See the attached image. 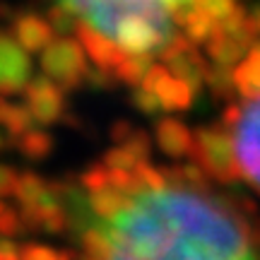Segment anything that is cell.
Wrapping results in <instances>:
<instances>
[{
	"instance_id": "obj_1",
	"label": "cell",
	"mask_w": 260,
	"mask_h": 260,
	"mask_svg": "<svg viewBox=\"0 0 260 260\" xmlns=\"http://www.w3.org/2000/svg\"><path fill=\"white\" fill-rule=\"evenodd\" d=\"M87 260H258L248 226L200 188L145 186L80 234Z\"/></svg>"
},
{
	"instance_id": "obj_2",
	"label": "cell",
	"mask_w": 260,
	"mask_h": 260,
	"mask_svg": "<svg viewBox=\"0 0 260 260\" xmlns=\"http://www.w3.org/2000/svg\"><path fill=\"white\" fill-rule=\"evenodd\" d=\"M229 123L239 174L260 193V94L248 96L241 109H232Z\"/></svg>"
},
{
	"instance_id": "obj_3",
	"label": "cell",
	"mask_w": 260,
	"mask_h": 260,
	"mask_svg": "<svg viewBox=\"0 0 260 260\" xmlns=\"http://www.w3.org/2000/svg\"><path fill=\"white\" fill-rule=\"evenodd\" d=\"M41 70L48 75L58 87L65 89H75L80 82L87 80V56H84V46L75 39L58 37L53 39L41 56Z\"/></svg>"
},
{
	"instance_id": "obj_4",
	"label": "cell",
	"mask_w": 260,
	"mask_h": 260,
	"mask_svg": "<svg viewBox=\"0 0 260 260\" xmlns=\"http://www.w3.org/2000/svg\"><path fill=\"white\" fill-rule=\"evenodd\" d=\"M193 154L200 161V167L210 176L219 181H232L239 174L236 154H234L232 135L222 128H203L195 133Z\"/></svg>"
},
{
	"instance_id": "obj_5",
	"label": "cell",
	"mask_w": 260,
	"mask_h": 260,
	"mask_svg": "<svg viewBox=\"0 0 260 260\" xmlns=\"http://www.w3.org/2000/svg\"><path fill=\"white\" fill-rule=\"evenodd\" d=\"M27 53L29 51L15 39V34L0 31V94L3 96L27 89L31 77V60Z\"/></svg>"
},
{
	"instance_id": "obj_6",
	"label": "cell",
	"mask_w": 260,
	"mask_h": 260,
	"mask_svg": "<svg viewBox=\"0 0 260 260\" xmlns=\"http://www.w3.org/2000/svg\"><path fill=\"white\" fill-rule=\"evenodd\" d=\"M140 84L147 87L149 92L157 94L161 109H167V111L186 109L193 102V87L186 80L176 77L167 65H149L147 75L142 77Z\"/></svg>"
},
{
	"instance_id": "obj_7",
	"label": "cell",
	"mask_w": 260,
	"mask_h": 260,
	"mask_svg": "<svg viewBox=\"0 0 260 260\" xmlns=\"http://www.w3.org/2000/svg\"><path fill=\"white\" fill-rule=\"evenodd\" d=\"M164 63L171 73L186 80L190 87H198L207 77V65L205 58L193 48V41L188 37H174L164 48Z\"/></svg>"
},
{
	"instance_id": "obj_8",
	"label": "cell",
	"mask_w": 260,
	"mask_h": 260,
	"mask_svg": "<svg viewBox=\"0 0 260 260\" xmlns=\"http://www.w3.org/2000/svg\"><path fill=\"white\" fill-rule=\"evenodd\" d=\"M27 109L31 118L41 123L56 121L60 111H63V94L58 89V84L44 75V77H34L27 84Z\"/></svg>"
},
{
	"instance_id": "obj_9",
	"label": "cell",
	"mask_w": 260,
	"mask_h": 260,
	"mask_svg": "<svg viewBox=\"0 0 260 260\" xmlns=\"http://www.w3.org/2000/svg\"><path fill=\"white\" fill-rule=\"evenodd\" d=\"M12 34L31 53L44 51L53 41V27H51V22L39 17V15H19L15 19V24H12Z\"/></svg>"
},
{
	"instance_id": "obj_10",
	"label": "cell",
	"mask_w": 260,
	"mask_h": 260,
	"mask_svg": "<svg viewBox=\"0 0 260 260\" xmlns=\"http://www.w3.org/2000/svg\"><path fill=\"white\" fill-rule=\"evenodd\" d=\"M157 142L167 154L183 157V154H193L195 135L176 118H161L157 125Z\"/></svg>"
},
{
	"instance_id": "obj_11",
	"label": "cell",
	"mask_w": 260,
	"mask_h": 260,
	"mask_svg": "<svg viewBox=\"0 0 260 260\" xmlns=\"http://www.w3.org/2000/svg\"><path fill=\"white\" fill-rule=\"evenodd\" d=\"M234 87L248 99L260 94V44H253L243 60L234 68Z\"/></svg>"
},
{
	"instance_id": "obj_12",
	"label": "cell",
	"mask_w": 260,
	"mask_h": 260,
	"mask_svg": "<svg viewBox=\"0 0 260 260\" xmlns=\"http://www.w3.org/2000/svg\"><path fill=\"white\" fill-rule=\"evenodd\" d=\"M193 8L203 10L205 15H210L212 19L222 22L236 8V0H193Z\"/></svg>"
},
{
	"instance_id": "obj_13",
	"label": "cell",
	"mask_w": 260,
	"mask_h": 260,
	"mask_svg": "<svg viewBox=\"0 0 260 260\" xmlns=\"http://www.w3.org/2000/svg\"><path fill=\"white\" fill-rule=\"evenodd\" d=\"M51 147V140L44 133H22V149L29 157H44Z\"/></svg>"
},
{
	"instance_id": "obj_14",
	"label": "cell",
	"mask_w": 260,
	"mask_h": 260,
	"mask_svg": "<svg viewBox=\"0 0 260 260\" xmlns=\"http://www.w3.org/2000/svg\"><path fill=\"white\" fill-rule=\"evenodd\" d=\"M19 260H70L65 253L51 251V248H39V246H29L22 251Z\"/></svg>"
},
{
	"instance_id": "obj_15",
	"label": "cell",
	"mask_w": 260,
	"mask_h": 260,
	"mask_svg": "<svg viewBox=\"0 0 260 260\" xmlns=\"http://www.w3.org/2000/svg\"><path fill=\"white\" fill-rule=\"evenodd\" d=\"M19 229V217L5 205H0V234H12Z\"/></svg>"
},
{
	"instance_id": "obj_16",
	"label": "cell",
	"mask_w": 260,
	"mask_h": 260,
	"mask_svg": "<svg viewBox=\"0 0 260 260\" xmlns=\"http://www.w3.org/2000/svg\"><path fill=\"white\" fill-rule=\"evenodd\" d=\"M17 181H19V174H15V171L8 167H0V195L15 193Z\"/></svg>"
},
{
	"instance_id": "obj_17",
	"label": "cell",
	"mask_w": 260,
	"mask_h": 260,
	"mask_svg": "<svg viewBox=\"0 0 260 260\" xmlns=\"http://www.w3.org/2000/svg\"><path fill=\"white\" fill-rule=\"evenodd\" d=\"M248 17H251V24L255 29V37H260V3H255L251 10H248Z\"/></svg>"
}]
</instances>
